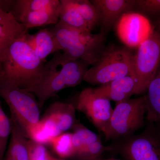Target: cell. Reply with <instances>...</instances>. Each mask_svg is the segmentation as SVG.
<instances>
[{
    "mask_svg": "<svg viewBox=\"0 0 160 160\" xmlns=\"http://www.w3.org/2000/svg\"><path fill=\"white\" fill-rule=\"evenodd\" d=\"M99 17L101 32L106 35L126 12L136 7V0H91Z\"/></svg>",
    "mask_w": 160,
    "mask_h": 160,
    "instance_id": "8fae6325",
    "label": "cell"
},
{
    "mask_svg": "<svg viewBox=\"0 0 160 160\" xmlns=\"http://www.w3.org/2000/svg\"><path fill=\"white\" fill-rule=\"evenodd\" d=\"M43 118L55 124L62 133L72 128L75 123V108L71 104L56 102L46 110Z\"/></svg>",
    "mask_w": 160,
    "mask_h": 160,
    "instance_id": "5bb4252c",
    "label": "cell"
},
{
    "mask_svg": "<svg viewBox=\"0 0 160 160\" xmlns=\"http://www.w3.org/2000/svg\"><path fill=\"white\" fill-rule=\"evenodd\" d=\"M125 138L118 147H113L126 160H160V130L149 127Z\"/></svg>",
    "mask_w": 160,
    "mask_h": 160,
    "instance_id": "ba28073f",
    "label": "cell"
},
{
    "mask_svg": "<svg viewBox=\"0 0 160 160\" xmlns=\"http://www.w3.org/2000/svg\"><path fill=\"white\" fill-rule=\"evenodd\" d=\"M119 38L128 48H138L149 38L153 30L149 20L135 12H126L116 23Z\"/></svg>",
    "mask_w": 160,
    "mask_h": 160,
    "instance_id": "30bf717a",
    "label": "cell"
},
{
    "mask_svg": "<svg viewBox=\"0 0 160 160\" xmlns=\"http://www.w3.org/2000/svg\"><path fill=\"white\" fill-rule=\"evenodd\" d=\"M76 108L104 133L113 112L110 100L97 94L94 88H87L79 95Z\"/></svg>",
    "mask_w": 160,
    "mask_h": 160,
    "instance_id": "9c48e42d",
    "label": "cell"
},
{
    "mask_svg": "<svg viewBox=\"0 0 160 160\" xmlns=\"http://www.w3.org/2000/svg\"><path fill=\"white\" fill-rule=\"evenodd\" d=\"M133 56L128 47L110 46L105 49L97 62L88 69L84 81L101 86L132 74Z\"/></svg>",
    "mask_w": 160,
    "mask_h": 160,
    "instance_id": "277c9868",
    "label": "cell"
},
{
    "mask_svg": "<svg viewBox=\"0 0 160 160\" xmlns=\"http://www.w3.org/2000/svg\"><path fill=\"white\" fill-rule=\"evenodd\" d=\"M114 150L113 146L103 145L101 139L77 152L71 158L73 160H94L98 158L104 152Z\"/></svg>",
    "mask_w": 160,
    "mask_h": 160,
    "instance_id": "d4e9b609",
    "label": "cell"
},
{
    "mask_svg": "<svg viewBox=\"0 0 160 160\" xmlns=\"http://www.w3.org/2000/svg\"><path fill=\"white\" fill-rule=\"evenodd\" d=\"M59 22L70 28L91 32L72 0H60Z\"/></svg>",
    "mask_w": 160,
    "mask_h": 160,
    "instance_id": "d6986e66",
    "label": "cell"
},
{
    "mask_svg": "<svg viewBox=\"0 0 160 160\" xmlns=\"http://www.w3.org/2000/svg\"><path fill=\"white\" fill-rule=\"evenodd\" d=\"M50 160H66L62 158H56L52 156V155L51 156V157H50Z\"/></svg>",
    "mask_w": 160,
    "mask_h": 160,
    "instance_id": "f1b7e54d",
    "label": "cell"
},
{
    "mask_svg": "<svg viewBox=\"0 0 160 160\" xmlns=\"http://www.w3.org/2000/svg\"><path fill=\"white\" fill-rule=\"evenodd\" d=\"M12 121L7 117L0 103V160H3L11 135Z\"/></svg>",
    "mask_w": 160,
    "mask_h": 160,
    "instance_id": "484cf974",
    "label": "cell"
},
{
    "mask_svg": "<svg viewBox=\"0 0 160 160\" xmlns=\"http://www.w3.org/2000/svg\"><path fill=\"white\" fill-rule=\"evenodd\" d=\"M89 65L83 60L70 59L64 53L57 52L45 64L44 75L40 82L26 90L37 98L39 106L42 107L63 89L81 84Z\"/></svg>",
    "mask_w": 160,
    "mask_h": 160,
    "instance_id": "7a4b0ae2",
    "label": "cell"
},
{
    "mask_svg": "<svg viewBox=\"0 0 160 160\" xmlns=\"http://www.w3.org/2000/svg\"><path fill=\"white\" fill-rule=\"evenodd\" d=\"M136 7L149 14L160 13V0H136Z\"/></svg>",
    "mask_w": 160,
    "mask_h": 160,
    "instance_id": "83f0119b",
    "label": "cell"
},
{
    "mask_svg": "<svg viewBox=\"0 0 160 160\" xmlns=\"http://www.w3.org/2000/svg\"><path fill=\"white\" fill-rule=\"evenodd\" d=\"M0 97L9 106L12 122L27 137L29 128L40 120V107L36 98L30 92L1 80Z\"/></svg>",
    "mask_w": 160,
    "mask_h": 160,
    "instance_id": "5b68a950",
    "label": "cell"
},
{
    "mask_svg": "<svg viewBox=\"0 0 160 160\" xmlns=\"http://www.w3.org/2000/svg\"><path fill=\"white\" fill-rule=\"evenodd\" d=\"M63 53L71 60H82L95 65L104 52L105 34L85 32L70 28L59 22L49 29Z\"/></svg>",
    "mask_w": 160,
    "mask_h": 160,
    "instance_id": "3957f363",
    "label": "cell"
},
{
    "mask_svg": "<svg viewBox=\"0 0 160 160\" xmlns=\"http://www.w3.org/2000/svg\"><path fill=\"white\" fill-rule=\"evenodd\" d=\"M146 91V117L150 122H158L160 119V64Z\"/></svg>",
    "mask_w": 160,
    "mask_h": 160,
    "instance_id": "ac0fdd59",
    "label": "cell"
},
{
    "mask_svg": "<svg viewBox=\"0 0 160 160\" xmlns=\"http://www.w3.org/2000/svg\"><path fill=\"white\" fill-rule=\"evenodd\" d=\"M159 122H160V121H159Z\"/></svg>",
    "mask_w": 160,
    "mask_h": 160,
    "instance_id": "1f68e13d",
    "label": "cell"
},
{
    "mask_svg": "<svg viewBox=\"0 0 160 160\" xmlns=\"http://www.w3.org/2000/svg\"><path fill=\"white\" fill-rule=\"evenodd\" d=\"M133 56L132 75L136 82L134 94L145 93L160 64V29L153 30L149 38L138 47Z\"/></svg>",
    "mask_w": 160,
    "mask_h": 160,
    "instance_id": "52a82bcc",
    "label": "cell"
},
{
    "mask_svg": "<svg viewBox=\"0 0 160 160\" xmlns=\"http://www.w3.org/2000/svg\"><path fill=\"white\" fill-rule=\"evenodd\" d=\"M72 128L73 130L72 134L74 154L82 148L101 139L95 133L78 122H76Z\"/></svg>",
    "mask_w": 160,
    "mask_h": 160,
    "instance_id": "7402d4cb",
    "label": "cell"
},
{
    "mask_svg": "<svg viewBox=\"0 0 160 160\" xmlns=\"http://www.w3.org/2000/svg\"><path fill=\"white\" fill-rule=\"evenodd\" d=\"M59 3V0H14L10 12L17 20L23 13L47 9Z\"/></svg>",
    "mask_w": 160,
    "mask_h": 160,
    "instance_id": "44dd1931",
    "label": "cell"
},
{
    "mask_svg": "<svg viewBox=\"0 0 160 160\" xmlns=\"http://www.w3.org/2000/svg\"><path fill=\"white\" fill-rule=\"evenodd\" d=\"M25 35L3 51L0 62V80L27 90L40 82L45 64L26 42Z\"/></svg>",
    "mask_w": 160,
    "mask_h": 160,
    "instance_id": "6da1fadb",
    "label": "cell"
},
{
    "mask_svg": "<svg viewBox=\"0 0 160 160\" xmlns=\"http://www.w3.org/2000/svg\"><path fill=\"white\" fill-rule=\"evenodd\" d=\"M90 31L99 25V17L94 5L88 0H72Z\"/></svg>",
    "mask_w": 160,
    "mask_h": 160,
    "instance_id": "cb8c5ba5",
    "label": "cell"
},
{
    "mask_svg": "<svg viewBox=\"0 0 160 160\" xmlns=\"http://www.w3.org/2000/svg\"><path fill=\"white\" fill-rule=\"evenodd\" d=\"M4 50H3L2 49H0V62H1V57H2V52Z\"/></svg>",
    "mask_w": 160,
    "mask_h": 160,
    "instance_id": "4dcf8cb0",
    "label": "cell"
},
{
    "mask_svg": "<svg viewBox=\"0 0 160 160\" xmlns=\"http://www.w3.org/2000/svg\"><path fill=\"white\" fill-rule=\"evenodd\" d=\"M60 3L47 9L26 12L17 21L27 29L50 25H56L59 21Z\"/></svg>",
    "mask_w": 160,
    "mask_h": 160,
    "instance_id": "2e32d148",
    "label": "cell"
},
{
    "mask_svg": "<svg viewBox=\"0 0 160 160\" xmlns=\"http://www.w3.org/2000/svg\"><path fill=\"white\" fill-rule=\"evenodd\" d=\"M62 133L55 124L42 118L29 128L27 132V137L42 145H49L52 138Z\"/></svg>",
    "mask_w": 160,
    "mask_h": 160,
    "instance_id": "ffe728a7",
    "label": "cell"
},
{
    "mask_svg": "<svg viewBox=\"0 0 160 160\" xmlns=\"http://www.w3.org/2000/svg\"><path fill=\"white\" fill-rule=\"evenodd\" d=\"M135 86L134 77L131 74L101 85L94 89L97 94L117 104L130 99L134 94Z\"/></svg>",
    "mask_w": 160,
    "mask_h": 160,
    "instance_id": "7c38bea8",
    "label": "cell"
},
{
    "mask_svg": "<svg viewBox=\"0 0 160 160\" xmlns=\"http://www.w3.org/2000/svg\"><path fill=\"white\" fill-rule=\"evenodd\" d=\"M28 45L40 59L44 62L49 54L61 51L54 34L50 29H40L36 33L25 35Z\"/></svg>",
    "mask_w": 160,
    "mask_h": 160,
    "instance_id": "4fadbf2b",
    "label": "cell"
},
{
    "mask_svg": "<svg viewBox=\"0 0 160 160\" xmlns=\"http://www.w3.org/2000/svg\"><path fill=\"white\" fill-rule=\"evenodd\" d=\"M27 148L29 160H50L51 155L45 145L28 139Z\"/></svg>",
    "mask_w": 160,
    "mask_h": 160,
    "instance_id": "4316f807",
    "label": "cell"
},
{
    "mask_svg": "<svg viewBox=\"0 0 160 160\" xmlns=\"http://www.w3.org/2000/svg\"><path fill=\"white\" fill-rule=\"evenodd\" d=\"M147 109L146 96L129 99L116 104L104 132L106 141L133 134L144 125Z\"/></svg>",
    "mask_w": 160,
    "mask_h": 160,
    "instance_id": "8992f818",
    "label": "cell"
},
{
    "mask_svg": "<svg viewBox=\"0 0 160 160\" xmlns=\"http://www.w3.org/2000/svg\"><path fill=\"white\" fill-rule=\"evenodd\" d=\"M12 125L10 140L3 160H29L28 138L12 122Z\"/></svg>",
    "mask_w": 160,
    "mask_h": 160,
    "instance_id": "e0dca14e",
    "label": "cell"
},
{
    "mask_svg": "<svg viewBox=\"0 0 160 160\" xmlns=\"http://www.w3.org/2000/svg\"><path fill=\"white\" fill-rule=\"evenodd\" d=\"M28 31V29L19 22L11 12H6L0 8V49L5 50Z\"/></svg>",
    "mask_w": 160,
    "mask_h": 160,
    "instance_id": "9a60e30c",
    "label": "cell"
},
{
    "mask_svg": "<svg viewBox=\"0 0 160 160\" xmlns=\"http://www.w3.org/2000/svg\"><path fill=\"white\" fill-rule=\"evenodd\" d=\"M49 145L55 154L61 158H71L74 154L72 133H62L52 138Z\"/></svg>",
    "mask_w": 160,
    "mask_h": 160,
    "instance_id": "603a6c76",
    "label": "cell"
},
{
    "mask_svg": "<svg viewBox=\"0 0 160 160\" xmlns=\"http://www.w3.org/2000/svg\"><path fill=\"white\" fill-rule=\"evenodd\" d=\"M94 160H121L118 159H115V158H109V159H101L100 158H98L96 159H95Z\"/></svg>",
    "mask_w": 160,
    "mask_h": 160,
    "instance_id": "f546056e",
    "label": "cell"
}]
</instances>
